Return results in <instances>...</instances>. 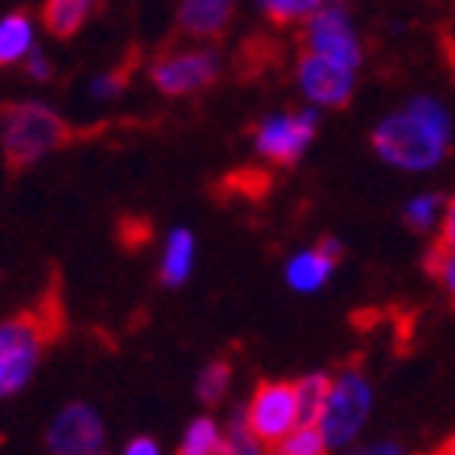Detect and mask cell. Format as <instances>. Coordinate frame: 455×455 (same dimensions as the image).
<instances>
[{
	"instance_id": "cell-1",
	"label": "cell",
	"mask_w": 455,
	"mask_h": 455,
	"mask_svg": "<svg viewBox=\"0 0 455 455\" xmlns=\"http://www.w3.org/2000/svg\"><path fill=\"white\" fill-rule=\"evenodd\" d=\"M452 115L436 96H411L372 128V150L386 166L424 175L443 166L452 150Z\"/></svg>"
},
{
	"instance_id": "cell-2",
	"label": "cell",
	"mask_w": 455,
	"mask_h": 455,
	"mask_svg": "<svg viewBox=\"0 0 455 455\" xmlns=\"http://www.w3.org/2000/svg\"><path fill=\"white\" fill-rule=\"evenodd\" d=\"M372 404H376L372 382L360 366H344L341 372H334L328 398L315 418V427L325 436L328 452L357 449L360 436L372 420Z\"/></svg>"
},
{
	"instance_id": "cell-3",
	"label": "cell",
	"mask_w": 455,
	"mask_h": 455,
	"mask_svg": "<svg viewBox=\"0 0 455 455\" xmlns=\"http://www.w3.org/2000/svg\"><path fill=\"white\" fill-rule=\"evenodd\" d=\"M68 124L48 102H16L0 115V150L10 166L26 169L52 156L68 140Z\"/></svg>"
},
{
	"instance_id": "cell-4",
	"label": "cell",
	"mask_w": 455,
	"mask_h": 455,
	"mask_svg": "<svg viewBox=\"0 0 455 455\" xmlns=\"http://www.w3.org/2000/svg\"><path fill=\"white\" fill-rule=\"evenodd\" d=\"M48 325L38 315L0 322V402H10L32 386L48 347Z\"/></svg>"
},
{
	"instance_id": "cell-5",
	"label": "cell",
	"mask_w": 455,
	"mask_h": 455,
	"mask_svg": "<svg viewBox=\"0 0 455 455\" xmlns=\"http://www.w3.org/2000/svg\"><path fill=\"white\" fill-rule=\"evenodd\" d=\"M319 118L322 112L315 106L265 115L255 124V137H251L255 153L261 160L277 163V166H293L296 160H303L315 134H319Z\"/></svg>"
},
{
	"instance_id": "cell-6",
	"label": "cell",
	"mask_w": 455,
	"mask_h": 455,
	"mask_svg": "<svg viewBox=\"0 0 455 455\" xmlns=\"http://www.w3.org/2000/svg\"><path fill=\"white\" fill-rule=\"evenodd\" d=\"M303 48L306 52L325 54L331 61H341L347 68L363 64V42L354 16H350L344 0H325L315 13H309L303 20Z\"/></svg>"
},
{
	"instance_id": "cell-7",
	"label": "cell",
	"mask_w": 455,
	"mask_h": 455,
	"mask_svg": "<svg viewBox=\"0 0 455 455\" xmlns=\"http://www.w3.org/2000/svg\"><path fill=\"white\" fill-rule=\"evenodd\" d=\"M220 70H223L220 52L201 42V45L175 48V52L156 58L150 68V80L163 96L179 99V96L204 92L207 86L217 84Z\"/></svg>"
},
{
	"instance_id": "cell-8",
	"label": "cell",
	"mask_w": 455,
	"mask_h": 455,
	"mask_svg": "<svg viewBox=\"0 0 455 455\" xmlns=\"http://www.w3.org/2000/svg\"><path fill=\"white\" fill-rule=\"evenodd\" d=\"M243 408H245V418H249L251 430H255V436H259V443L267 452H277L283 436H290L293 427L303 424L293 382H281V379L261 382Z\"/></svg>"
},
{
	"instance_id": "cell-9",
	"label": "cell",
	"mask_w": 455,
	"mask_h": 455,
	"mask_svg": "<svg viewBox=\"0 0 455 455\" xmlns=\"http://www.w3.org/2000/svg\"><path fill=\"white\" fill-rule=\"evenodd\" d=\"M293 76L306 106H315L319 112L344 108L354 99V90H357V68H347V64L331 61L325 54L306 52V48L296 58Z\"/></svg>"
},
{
	"instance_id": "cell-10",
	"label": "cell",
	"mask_w": 455,
	"mask_h": 455,
	"mask_svg": "<svg viewBox=\"0 0 455 455\" xmlns=\"http://www.w3.org/2000/svg\"><path fill=\"white\" fill-rule=\"evenodd\" d=\"M108 443L102 411L90 402H70L52 418L45 430V449L54 455H99Z\"/></svg>"
},
{
	"instance_id": "cell-11",
	"label": "cell",
	"mask_w": 455,
	"mask_h": 455,
	"mask_svg": "<svg viewBox=\"0 0 455 455\" xmlns=\"http://www.w3.org/2000/svg\"><path fill=\"white\" fill-rule=\"evenodd\" d=\"M235 16V0H179L175 23L195 42H211L229 29Z\"/></svg>"
},
{
	"instance_id": "cell-12",
	"label": "cell",
	"mask_w": 455,
	"mask_h": 455,
	"mask_svg": "<svg viewBox=\"0 0 455 455\" xmlns=\"http://www.w3.org/2000/svg\"><path fill=\"white\" fill-rule=\"evenodd\" d=\"M334 271H338V259L328 255L322 245H309V249L293 251L283 265V281L293 293L299 296H312L322 293V290L331 283Z\"/></svg>"
},
{
	"instance_id": "cell-13",
	"label": "cell",
	"mask_w": 455,
	"mask_h": 455,
	"mask_svg": "<svg viewBox=\"0 0 455 455\" xmlns=\"http://www.w3.org/2000/svg\"><path fill=\"white\" fill-rule=\"evenodd\" d=\"M197 261V239L188 227L169 229L166 243L160 251V277L166 287H182L188 283V277L195 274Z\"/></svg>"
},
{
	"instance_id": "cell-14",
	"label": "cell",
	"mask_w": 455,
	"mask_h": 455,
	"mask_svg": "<svg viewBox=\"0 0 455 455\" xmlns=\"http://www.w3.org/2000/svg\"><path fill=\"white\" fill-rule=\"evenodd\" d=\"M38 45V26L29 13L0 16V68H16Z\"/></svg>"
},
{
	"instance_id": "cell-15",
	"label": "cell",
	"mask_w": 455,
	"mask_h": 455,
	"mask_svg": "<svg viewBox=\"0 0 455 455\" xmlns=\"http://www.w3.org/2000/svg\"><path fill=\"white\" fill-rule=\"evenodd\" d=\"M96 7H99V0H45L42 23H45V29L52 32V36L68 38L84 29L86 20L96 13Z\"/></svg>"
},
{
	"instance_id": "cell-16",
	"label": "cell",
	"mask_w": 455,
	"mask_h": 455,
	"mask_svg": "<svg viewBox=\"0 0 455 455\" xmlns=\"http://www.w3.org/2000/svg\"><path fill=\"white\" fill-rule=\"evenodd\" d=\"M446 201L449 197H443L440 191H418V195H411L408 201H404L402 220L420 235L440 233L443 213H446Z\"/></svg>"
},
{
	"instance_id": "cell-17",
	"label": "cell",
	"mask_w": 455,
	"mask_h": 455,
	"mask_svg": "<svg viewBox=\"0 0 455 455\" xmlns=\"http://www.w3.org/2000/svg\"><path fill=\"white\" fill-rule=\"evenodd\" d=\"M179 452L182 455H223V424L213 420L211 414L188 420L179 440Z\"/></svg>"
},
{
	"instance_id": "cell-18",
	"label": "cell",
	"mask_w": 455,
	"mask_h": 455,
	"mask_svg": "<svg viewBox=\"0 0 455 455\" xmlns=\"http://www.w3.org/2000/svg\"><path fill=\"white\" fill-rule=\"evenodd\" d=\"M293 388H296V402H299L303 420L315 424L322 404H325V398H328V388H331V372L312 370V372H306V376H299V379L293 382Z\"/></svg>"
},
{
	"instance_id": "cell-19",
	"label": "cell",
	"mask_w": 455,
	"mask_h": 455,
	"mask_svg": "<svg viewBox=\"0 0 455 455\" xmlns=\"http://www.w3.org/2000/svg\"><path fill=\"white\" fill-rule=\"evenodd\" d=\"M261 452H267V449L261 446L255 430H251L249 418H245V408H235L227 424H223V455H261Z\"/></svg>"
},
{
	"instance_id": "cell-20",
	"label": "cell",
	"mask_w": 455,
	"mask_h": 455,
	"mask_svg": "<svg viewBox=\"0 0 455 455\" xmlns=\"http://www.w3.org/2000/svg\"><path fill=\"white\" fill-rule=\"evenodd\" d=\"M229 386H233V366L227 363V360H213V363H207L204 370L197 372L195 379V395L201 404H220L223 398H227Z\"/></svg>"
},
{
	"instance_id": "cell-21",
	"label": "cell",
	"mask_w": 455,
	"mask_h": 455,
	"mask_svg": "<svg viewBox=\"0 0 455 455\" xmlns=\"http://www.w3.org/2000/svg\"><path fill=\"white\" fill-rule=\"evenodd\" d=\"M277 452L283 455H322L328 452L325 446V436H322V430L312 420H303L299 427H293V433L290 436H283V443L277 446Z\"/></svg>"
},
{
	"instance_id": "cell-22",
	"label": "cell",
	"mask_w": 455,
	"mask_h": 455,
	"mask_svg": "<svg viewBox=\"0 0 455 455\" xmlns=\"http://www.w3.org/2000/svg\"><path fill=\"white\" fill-rule=\"evenodd\" d=\"M267 16H271L274 23H303L306 16L315 13V10L325 4V0H255Z\"/></svg>"
},
{
	"instance_id": "cell-23",
	"label": "cell",
	"mask_w": 455,
	"mask_h": 455,
	"mask_svg": "<svg viewBox=\"0 0 455 455\" xmlns=\"http://www.w3.org/2000/svg\"><path fill=\"white\" fill-rule=\"evenodd\" d=\"M124 90V74L122 70H102V74H92L86 80V99L96 102V106H106L115 102Z\"/></svg>"
},
{
	"instance_id": "cell-24",
	"label": "cell",
	"mask_w": 455,
	"mask_h": 455,
	"mask_svg": "<svg viewBox=\"0 0 455 455\" xmlns=\"http://www.w3.org/2000/svg\"><path fill=\"white\" fill-rule=\"evenodd\" d=\"M430 271L436 274V281H440V287L446 290V296L455 303V251H449V249H433V255H430Z\"/></svg>"
},
{
	"instance_id": "cell-25",
	"label": "cell",
	"mask_w": 455,
	"mask_h": 455,
	"mask_svg": "<svg viewBox=\"0 0 455 455\" xmlns=\"http://www.w3.org/2000/svg\"><path fill=\"white\" fill-rule=\"evenodd\" d=\"M20 68L26 70V76H29L32 84H48L54 76V64H52V58L45 54V48L42 45H36L29 54H26V61L20 64Z\"/></svg>"
},
{
	"instance_id": "cell-26",
	"label": "cell",
	"mask_w": 455,
	"mask_h": 455,
	"mask_svg": "<svg viewBox=\"0 0 455 455\" xmlns=\"http://www.w3.org/2000/svg\"><path fill=\"white\" fill-rule=\"evenodd\" d=\"M440 249L455 251V197L446 201V213H443V223H440Z\"/></svg>"
},
{
	"instance_id": "cell-27",
	"label": "cell",
	"mask_w": 455,
	"mask_h": 455,
	"mask_svg": "<svg viewBox=\"0 0 455 455\" xmlns=\"http://www.w3.org/2000/svg\"><path fill=\"white\" fill-rule=\"evenodd\" d=\"M122 452L124 455H160L163 446H160V440H153V436L140 433V436H131V440L124 443Z\"/></svg>"
},
{
	"instance_id": "cell-28",
	"label": "cell",
	"mask_w": 455,
	"mask_h": 455,
	"mask_svg": "<svg viewBox=\"0 0 455 455\" xmlns=\"http://www.w3.org/2000/svg\"><path fill=\"white\" fill-rule=\"evenodd\" d=\"M360 452H363V455H402L404 446L398 440H376V443H366V446H360Z\"/></svg>"
},
{
	"instance_id": "cell-29",
	"label": "cell",
	"mask_w": 455,
	"mask_h": 455,
	"mask_svg": "<svg viewBox=\"0 0 455 455\" xmlns=\"http://www.w3.org/2000/svg\"><path fill=\"white\" fill-rule=\"evenodd\" d=\"M319 245L328 251V255H334V259H338V261L344 259V243H341V239H338V235H325V239H322Z\"/></svg>"
},
{
	"instance_id": "cell-30",
	"label": "cell",
	"mask_w": 455,
	"mask_h": 455,
	"mask_svg": "<svg viewBox=\"0 0 455 455\" xmlns=\"http://www.w3.org/2000/svg\"><path fill=\"white\" fill-rule=\"evenodd\" d=\"M446 452H455V436H452V440L446 443Z\"/></svg>"
}]
</instances>
